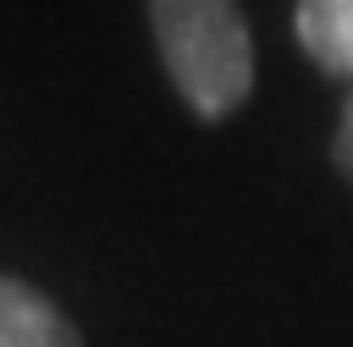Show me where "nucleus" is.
Here are the masks:
<instances>
[{
	"mask_svg": "<svg viewBox=\"0 0 353 347\" xmlns=\"http://www.w3.org/2000/svg\"><path fill=\"white\" fill-rule=\"evenodd\" d=\"M0 347H83V336L39 286L0 275Z\"/></svg>",
	"mask_w": 353,
	"mask_h": 347,
	"instance_id": "nucleus-2",
	"label": "nucleus"
},
{
	"mask_svg": "<svg viewBox=\"0 0 353 347\" xmlns=\"http://www.w3.org/2000/svg\"><path fill=\"white\" fill-rule=\"evenodd\" d=\"M149 28L171 88L204 121H226L254 94V39L237 0H149Z\"/></svg>",
	"mask_w": 353,
	"mask_h": 347,
	"instance_id": "nucleus-1",
	"label": "nucleus"
},
{
	"mask_svg": "<svg viewBox=\"0 0 353 347\" xmlns=\"http://www.w3.org/2000/svg\"><path fill=\"white\" fill-rule=\"evenodd\" d=\"M292 33L325 77L353 83V0H298Z\"/></svg>",
	"mask_w": 353,
	"mask_h": 347,
	"instance_id": "nucleus-3",
	"label": "nucleus"
},
{
	"mask_svg": "<svg viewBox=\"0 0 353 347\" xmlns=\"http://www.w3.org/2000/svg\"><path fill=\"white\" fill-rule=\"evenodd\" d=\"M331 160H336V171L353 182V94H347V105H342V121H336V138H331Z\"/></svg>",
	"mask_w": 353,
	"mask_h": 347,
	"instance_id": "nucleus-4",
	"label": "nucleus"
}]
</instances>
